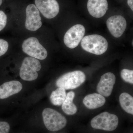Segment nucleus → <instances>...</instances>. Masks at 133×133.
<instances>
[{
  "label": "nucleus",
  "instance_id": "10",
  "mask_svg": "<svg viewBox=\"0 0 133 133\" xmlns=\"http://www.w3.org/2000/svg\"><path fill=\"white\" fill-rule=\"evenodd\" d=\"M108 29L112 35L116 38L120 37L127 28L126 19L120 15L110 17L106 22Z\"/></svg>",
  "mask_w": 133,
  "mask_h": 133
},
{
  "label": "nucleus",
  "instance_id": "13",
  "mask_svg": "<svg viewBox=\"0 0 133 133\" xmlns=\"http://www.w3.org/2000/svg\"><path fill=\"white\" fill-rule=\"evenodd\" d=\"M22 89V85L17 81L6 82L0 86V99H4L20 92Z\"/></svg>",
  "mask_w": 133,
  "mask_h": 133
},
{
  "label": "nucleus",
  "instance_id": "1",
  "mask_svg": "<svg viewBox=\"0 0 133 133\" xmlns=\"http://www.w3.org/2000/svg\"><path fill=\"white\" fill-rule=\"evenodd\" d=\"M81 46L87 52L97 55L105 53L108 48V43L105 38L98 35L86 36L81 40Z\"/></svg>",
  "mask_w": 133,
  "mask_h": 133
},
{
  "label": "nucleus",
  "instance_id": "15",
  "mask_svg": "<svg viewBox=\"0 0 133 133\" xmlns=\"http://www.w3.org/2000/svg\"><path fill=\"white\" fill-rule=\"evenodd\" d=\"M75 96V94L74 92H69L66 94V98L62 104L63 111L68 115H73L77 111V107L73 102Z\"/></svg>",
  "mask_w": 133,
  "mask_h": 133
},
{
  "label": "nucleus",
  "instance_id": "20",
  "mask_svg": "<svg viewBox=\"0 0 133 133\" xmlns=\"http://www.w3.org/2000/svg\"><path fill=\"white\" fill-rule=\"evenodd\" d=\"M7 17L5 13L0 10V31L5 28L7 23Z\"/></svg>",
  "mask_w": 133,
  "mask_h": 133
},
{
  "label": "nucleus",
  "instance_id": "9",
  "mask_svg": "<svg viewBox=\"0 0 133 133\" xmlns=\"http://www.w3.org/2000/svg\"><path fill=\"white\" fill-rule=\"evenodd\" d=\"M36 6L44 17L51 19L59 12V4L56 0H35Z\"/></svg>",
  "mask_w": 133,
  "mask_h": 133
},
{
  "label": "nucleus",
  "instance_id": "11",
  "mask_svg": "<svg viewBox=\"0 0 133 133\" xmlns=\"http://www.w3.org/2000/svg\"><path fill=\"white\" fill-rule=\"evenodd\" d=\"M116 81L113 73L107 72L102 75L97 86V91L104 97H108L111 94Z\"/></svg>",
  "mask_w": 133,
  "mask_h": 133
},
{
  "label": "nucleus",
  "instance_id": "18",
  "mask_svg": "<svg viewBox=\"0 0 133 133\" xmlns=\"http://www.w3.org/2000/svg\"><path fill=\"white\" fill-rule=\"evenodd\" d=\"M121 75L122 79L130 84H133V71L127 69H124L121 71Z\"/></svg>",
  "mask_w": 133,
  "mask_h": 133
},
{
  "label": "nucleus",
  "instance_id": "3",
  "mask_svg": "<svg viewBox=\"0 0 133 133\" xmlns=\"http://www.w3.org/2000/svg\"><path fill=\"white\" fill-rule=\"evenodd\" d=\"M118 124V116L107 112H103L95 116L91 122L92 128L108 131L116 129Z\"/></svg>",
  "mask_w": 133,
  "mask_h": 133
},
{
  "label": "nucleus",
  "instance_id": "16",
  "mask_svg": "<svg viewBox=\"0 0 133 133\" xmlns=\"http://www.w3.org/2000/svg\"><path fill=\"white\" fill-rule=\"evenodd\" d=\"M119 100L122 109L128 113L133 115V97L127 93L123 92L120 95Z\"/></svg>",
  "mask_w": 133,
  "mask_h": 133
},
{
  "label": "nucleus",
  "instance_id": "21",
  "mask_svg": "<svg viewBox=\"0 0 133 133\" xmlns=\"http://www.w3.org/2000/svg\"><path fill=\"white\" fill-rule=\"evenodd\" d=\"M10 130V126L7 122H0V133H9Z\"/></svg>",
  "mask_w": 133,
  "mask_h": 133
},
{
  "label": "nucleus",
  "instance_id": "14",
  "mask_svg": "<svg viewBox=\"0 0 133 133\" xmlns=\"http://www.w3.org/2000/svg\"><path fill=\"white\" fill-rule=\"evenodd\" d=\"M105 98L99 94L94 93L87 95L83 100L85 106L89 109H95L105 104Z\"/></svg>",
  "mask_w": 133,
  "mask_h": 133
},
{
  "label": "nucleus",
  "instance_id": "22",
  "mask_svg": "<svg viewBox=\"0 0 133 133\" xmlns=\"http://www.w3.org/2000/svg\"><path fill=\"white\" fill-rule=\"evenodd\" d=\"M128 5L132 11H133V0H128Z\"/></svg>",
  "mask_w": 133,
  "mask_h": 133
},
{
  "label": "nucleus",
  "instance_id": "23",
  "mask_svg": "<svg viewBox=\"0 0 133 133\" xmlns=\"http://www.w3.org/2000/svg\"><path fill=\"white\" fill-rule=\"evenodd\" d=\"M2 0H0V6H1V5L2 4Z\"/></svg>",
  "mask_w": 133,
  "mask_h": 133
},
{
  "label": "nucleus",
  "instance_id": "12",
  "mask_svg": "<svg viewBox=\"0 0 133 133\" xmlns=\"http://www.w3.org/2000/svg\"><path fill=\"white\" fill-rule=\"evenodd\" d=\"M107 0H88L87 9L89 14L95 18L104 16L108 9Z\"/></svg>",
  "mask_w": 133,
  "mask_h": 133
},
{
  "label": "nucleus",
  "instance_id": "7",
  "mask_svg": "<svg viewBox=\"0 0 133 133\" xmlns=\"http://www.w3.org/2000/svg\"><path fill=\"white\" fill-rule=\"evenodd\" d=\"M85 33V28L83 25L77 24L71 27L65 34L64 42L66 47L70 49L76 48L82 40Z\"/></svg>",
  "mask_w": 133,
  "mask_h": 133
},
{
  "label": "nucleus",
  "instance_id": "8",
  "mask_svg": "<svg viewBox=\"0 0 133 133\" xmlns=\"http://www.w3.org/2000/svg\"><path fill=\"white\" fill-rule=\"evenodd\" d=\"M25 27L30 31H36L42 26L41 17L38 9L34 4H30L26 9Z\"/></svg>",
  "mask_w": 133,
  "mask_h": 133
},
{
  "label": "nucleus",
  "instance_id": "17",
  "mask_svg": "<svg viewBox=\"0 0 133 133\" xmlns=\"http://www.w3.org/2000/svg\"><path fill=\"white\" fill-rule=\"evenodd\" d=\"M65 90L62 88H58L53 91L50 96V99L52 104L56 106L62 105L66 97Z\"/></svg>",
  "mask_w": 133,
  "mask_h": 133
},
{
  "label": "nucleus",
  "instance_id": "19",
  "mask_svg": "<svg viewBox=\"0 0 133 133\" xmlns=\"http://www.w3.org/2000/svg\"><path fill=\"white\" fill-rule=\"evenodd\" d=\"M9 44L6 41L0 39V57L4 55L7 51Z\"/></svg>",
  "mask_w": 133,
  "mask_h": 133
},
{
  "label": "nucleus",
  "instance_id": "4",
  "mask_svg": "<svg viewBox=\"0 0 133 133\" xmlns=\"http://www.w3.org/2000/svg\"><path fill=\"white\" fill-rule=\"evenodd\" d=\"M85 74L81 71L65 73L58 79L56 85L58 88L71 90L77 88L85 81Z\"/></svg>",
  "mask_w": 133,
  "mask_h": 133
},
{
  "label": "nucleus",
  "instance_id": "6",
  "mask_svg": "<svg viewBox=\"0 0 133 133\" xmlns=\"http://www.w3.org/2000/svg\"><path fill=\"white\" fill-rule=\"evenodd\" d=\"M22 48L23 52L36 59L43 60L48 56V51L36 37L26 39L23 43Z\"/></svg>",
  "mask_w": 133,
  "mask_h": 133
},
{
  "label": "nucleus",
  "instance_id": "2",
  "mask_svg": "<svg viewBox=\"0 0 133 133\" xmlns=\"http://www.w3.org/2000/svg\"><path fill=\"white\" fill-rule=\"evenodd\" d=\"M42 116L44 125L49 131H59L66 125L67 121L65 117L55 109L45 108L43 111Z\"/></svg>",
  "mask_w": 133,
  "mask_h": 133
},
{
  "label": "nucleus",
  "instance_id": "5",
  "mask_svg": "<svg viewBox=\"0 0 133 133\" xmlns=\"http://www.w3.org/2000/svg\"><path fill=\"white\" fill-rule=\"evenodd\" d=\"M42 68L40 62L36 58L28 57L24 58L20 69V77L25 81H32L38 77L37 72Z\"/></svg>",
  "mask_w": 133,
  "mask_h": 133
}]
</instances>
